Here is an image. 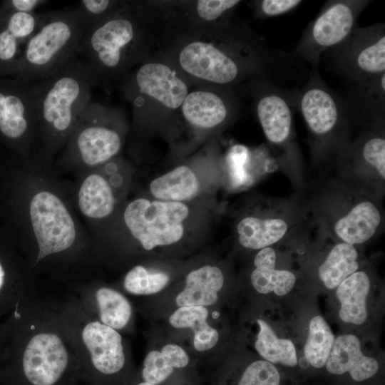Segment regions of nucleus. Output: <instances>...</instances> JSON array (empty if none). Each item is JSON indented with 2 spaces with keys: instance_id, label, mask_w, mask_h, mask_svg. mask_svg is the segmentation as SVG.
I'll list each match as a JSON object with an SVG mask.
<instances>
[{
  "instance_id": "33",
  "label": "nucleus",
  "mask_w": 385,
  "mask_h": 385,
  "mask_svg": "<svg viewBox=\"0 0 385 385\" xmlns=\"http://www.w3.org/2000/svg\"><path fill=\"white\" fill-rule=\"evenodd\" d=\"M115 4V1L109 0H81L77 6L90 27L113 16L110 13Z\"/></svg>"
},
{
  "instance_id": "32",
  "label": "nucleus",
  "mask_w": 385,
  "mask_h": 385,
  "mask_svg": "<svg viewBox=\"0 0 385 385\" xmlns=\"http://www.w3.org/2000/svg\"><path fill=\"white\" fill-rule=\"evenodd\" d=\"M174 368L161 354L160 351H150L144 361L142 376L145 382L158 384L173 372Z\"/></svg>"
},
{
  "instance_id": "37",
  "label": "nucleus",
  "mask_w": 385,
  "mask_h": 385,
  "mask_svg": "<svg viewBox=\"0 0 385 385\" xmlns=\"http://www.w3.org/2000/svg\"><path fill=\"white\" fill-rule=\"evenodd\" d=\"M302 3L299 0H263L260 11L266 16H276L290 11Z\"/></svg>"
},
{
  "instance_id": "15",
  "label": "nucleus",
  "mask_w": 385,
  "mask_h": 385,
  "mask_svg": "<svg viewBox=\"0 0 385 385\" xmlns=\"http://www.w3.org/2000/svg\"><path fill=\"white\" fill-rule=\"evenodd\" d=\"M326 368L333 374L349 372L354 380L361 381L377 372L379 364L374 358L363 354L359 339L356 336L344 334L334 340Z\"/></svg>"
},
{
  "instance_id": "13",
  "label": "nucleus",
  "mask_w": 385,
  "mask_h": 385,
  "mask_svg": "<svg viewBox=\"0 0 385 385\" xmlns=\"http://www.w3.org/2000/svg\"><path fill=\"white\" fill-rule=\"evenodd\" d=\"M134 81L140 93L172 109L180 106L187 96L185 83L161 63L144 64L136 72Z\"/></svg>"
},
{
  "instance_id": "31",
  "label": "nucleus",
  "mask_w": 385,
  "mask_h": 385,
  "mask_svg": "<svg viewBox=\"0 0 385 385\" xmlns=\"http://www.w3.org/2000/svg\"><path fill=\"white\" fill-rule=\"evenodd\" d=\"M280 376L271 363L259 360L250 364L243 372L238 385H279Z\"/></svg>"
},
{
  "instance_id": "12",
  "label": "nucleus",
  "mask_w": 385,
  "mask_h": 385,
  "mask_svg": "<svg viewBox=\"0 0 385 385\" xmlns=\"http://www.w3.org/2000/svg\"><path fill=\"white\" fill-rule=\"evenodd\" d=\"M46 13L14 12L0 17V76H13L20 48L36 32Z\"/></svg>"
},
{
  "instance_id": "38",
  "label": "nucleus",
  "mask_w": 385,
  "mask_h": 385,
  "mask_svg": "<svg viewBox=\"0 0 385 385\" xmlns=\"http://www.w3.org/2000/svg\"><path fill=\"white\" fill-rule=\"evenodd\" d=\"M47 2L44 0L6 1L0 8V16L14 12L33 13L36 9Z\"/></svg>"
},
{
  "instance_id": "28",
  "label": "nucleus",
  "mask_w": 385,
  "mask_h": 385,
  "mask_svg": "<svg viewBox=\"0 0 385 385\" xmlns=\"http://www.w3.org/2000/svg\"><path fill=\"white\" fill-rule=\"evenodd\" d=\"M334 342V334L327 322L321 316L314 317L310 322L304 357L315 368H322L329 356Z\"/></svg>"
},
{
  "instance_id": "1",
  "label": "nucleus",
  "mask_w": 385,
  "mask_h": 385,
  "mask_svg": "<svg viewBox=\"0 0 385 385\" xmlns=\"http://www.w3.org/2000/svg\"><path fill=\"white\" fill-rule=\"evenodd\" d=\"M34 85L39 130L54 149L69 138L91 101L93 80L76 57L48 78Z\"/></svg>"
},
{
  "instance_id": "24",
  "label": "nucleus",
  "mask_w": 385,
  "mask_h": 385,
  "mask_svg": "<svg viewBox=\"0 0 385 385\" xmlns=\"http://www.w3.org/2000/svg\"><path fill=\"white\" fill-rule=\"evenodd\" d=\"M208 310L205 307H180L170 317V324L175 328L193 329V345L196 350L212 349L219 339L217 331L207 323Z\"/></svg>"
},
{
  "instance_id": "10",
  "label": "nucleus",
  "mask_w": 385,
  "mask_h": 385,
  "mask_svg": "<svg viewBox=\"0 0 385 385\" xmlns=\"http://www.w3.org/2000/svg\"><path fill=\"white\" fill-rule=\"evenodd\" d=\"M68 356L62 340L52 333L31 338L24 351V371L34 385H52L65 371Z\"/></svg>"
},
{
  "instance_id": "41",
  "label": "nucleus",
  "mask_w": 385,
  "mask_h": 385,
  "mask_svg": "<svg viewBox=\"0 0 385 385\" xmlns=\"http://www.w3.org/2000/svg\"><path fill=\"white\" fill-rule=\"evenodd\" d=\"M138 385H156V384H150V383H148V382H142L140 384H139Z\"/></svg>"
},
{
  "instance_id": "14",
  "label": "nucleus",
  "mask_w": 385,
  "mask_h": 385,
  "mask_svg": "<svg viewBox=\"0 0 385 385\" xmlns=\"http://www.w3.org/2000/svg\"><path fill=\"white\" fill-rule=\"evenodd\" d=\"M82 338L88 349L96 369L111 374L120 371L125 363V356L120 334L99 322L86 325Z\"/></svg>"
},
{
  "instance_id": "22",
  "label": "nucleus",
  "mask_w": 385,
  "mask_h": 385,
  "mask_svg": "<svg viewBox=\"0 0 385 385\" xmlns=\"http://www.w3.org/2000/svg\"><path fill=\"white\" fill-rule=\"evenodd\" d=\"M185 119L201 128H212L222 123L227 114L223 101L216 94L195 91L185 97L182 103Z\"/></svg>"
},
{
  "instance_id": "25",
  "label": "nucleus",
  "mask_w": 385,
  "mask_h": 385,
  "mask_svg": "<svg viewBox=\"0 0 385 385\" xmlns=\"http://www.w3.org/2000/svg\"><path fill=\"white\" fill-rule=\"evenodd\" d=\"M287 230L281 219L262 220L254 217L243 218L237 225L239 242L245 247L263 249L279 241Z\"/></svg>"
},
{
  "instance_id": "9",
  "label": "nucleus",
  "mask_w": 385,
  "mask_h": 385,
  "mask_svg": "<svg viewBox=\"0 0 385 385\" xmlns=\"http://www.w3.org/2000/svg\"><path fill=\"white\" fill-rule=\"evenodd\" d=\"M32 228L38 245L36 262L62 252L74 242V222L63 202L48 191L36 193L29 206Z\"/></svg>"
},
{
  "instance_id": "7",
  "label": "nucleus",
  "mask_w": 385,
  "mask_h": 385,
  "mask_svg": "<svg viewBox=\"0 0 385 385\" xmlns=\"http://www.w3.org/2000/svg\"><path fill=\"white\" fill-rule=\"evenodd\" d=\"M337 66L351 80L373 83L385 73L384 26L354 29L339 45Z\"/></svg>"
},
{
  "instance_id": "36",
  "label": "nucleus",
  "mask_w": 385,
  "mask_h": 385,
  "mask_svg": "<svg viewBox=\"0 0 385 385\" xmlns=\"http://www.w3.org/2000/svg\"><path fill=\"white\" fill-rule=\"evenodd\" d=\"M240 3L237 0H200L197 2L199 16L207 21L217 19L227 10Z\"/></svg>"
},
{
  "instance_id": "21",
  "label": "nucleus",
  "mask_w": 385,
  "mask_h": 385,
  "mask_svg": "<svg viewBox=\"0 0 385 385\" xmlns=\"http://www.w3.org/2000/svg\"><path fill=\"white\" fill-rule=\"evenodd\" d=\"M200 184L194 172L180 165L153 180L150 185L152 195L163 201L181 202L194 197Z\"/></svg>"
},
{
  "instance_id": "26",
  "label": "nucleus",
  "mask_w": 385,
  "mask_h": 385,
  "mask_svg": "<svg viewBox=\"0 0 385 385\" xmlns=\"http://www.w3.org/2000/svg\"><path fill=\"white\" fill-rule=\"evenodd\" d=\"M357 257L353 245L346 242L337 245L319 267V276L324 285L329 289L337 287L357 270Z\"/></svg>"
},
{
  "instance_id": "19",
  "label": "nucleus",
  "mask_w": 385,
  "mask_h": 385,
  "mask_svg": "<svg viewBox=\"0 0 385 385\" xmlns=\"http://www.w3.org/2000/svg\"><path fill=\"white\" fill-rule=\"evenodd\" d=\"M275 252L271 247L262 249L255 257V269L250 279L259 293L274 292L278 296H283L289 293L295 284L296 277L292 272L275 269Z\"/></svg>"
},
{
  "instance_id": "8",
  "label": "nucleus",
  "mask_w": 385,
  "mask_h": 385,
  "mask_svg": "<svg viewBox=\"0 0 385 385\" xmlns=\"http://www.w3.org/2000/svg\"><path fill=\"white\" fill-rule=\"evenodd\" d=\"M38 129L33 83L0 76V137L22 148Z\"/></svg>"
},
{
  "instance_id": "16",
  "label": "nucleus",
  "mask_w": 385,
  "mask_h": 385,
  "mask_svg": "<svg viewBox=\"0 0 385 385\" xmlns=\"http://www.w3.org/2000/svg\"><path fill=\"white\" fill-rule=\"evenodd\" d=\"M257 116L267 140L280 144L287 140L292 127V111L285 96L273 88L259 100Z\"/></svg>"
},
{
  "instance_id": "4",
  "label": "nucleus",
  "mask_w": 385,
  "mask_h": 385,
  "mask_svg": "<svg viewBox=\"0 0 385 385\" xmlns=\"http://www.w3.org/2000/svg\"><path fill=\"white\" fill-rule=\"evenodd\" d=\"M188 213V207L181 202L138 198L127 205L123 218L133 236L150 250L178 242Z\"/></svg>"
},
{
  "instance_id": "5",
  "label": "nucleus",
  "mask_w": 385,
  "mask_h": 385,
  "mask_svg": "<svg viewBox=\"0 0 385 385\" xmlns=\"http://www.w3.org/2000/svg\"><path fill=\"white\" fill-rule=\"evenodd\" d=\"M368 1H329L307 26L294 50V55L312 63L325 51L342 43L354 30L356 19Z\"/></svg>"
},
{
  "instance_id": "39",
  "label": "nucleus",
  "mask_w": 385,
  "mask_h": 385,
  "mask_svg": "<svg viewBox=\"0 0 385 385\" xmlns=\"http://www.w3.org/2000/svg\"><path fill=\"white\" fill-rule=\"evenodd\" d=\"M160 353L173 368H183L189 362V356L187 353L182 347L176 344L164 346Z\"/></svg>"
},
{
  "instance_id": "27",
  "label": "nucleus",
  "mask_w": 385,
  "mask_h": 385,
  "mask_svg": "<svg viewBox=\"0 0 385 385\" xmlns=\"http://www.w3.org/2000/svg\"><path fill=\"white\" fill-rule=\"evenodd\" d=\"M260 331L255 344L257 351L271 364L288 366L297 364L295 347L291 340L279 339L271 327L262 319H257Z\"/></svg>"
},
{
  "instance_id": "17",
  "label": "nucleus",
  "mask_w": 385,
  "mask_h": 385,
  "mask_svg": "<svg viewBox=\"0 0 385 385\" xmlns=\"http://www.w3.org/2000/svg\"><path fill=\"white\" fill-rule=\"evenodd\" d=\"M224 284L222 271L215 266H204L190 272L184 289L175 299L179 307L210 306L217 299Z\"/></svg>"
},
{
  "instance_id": "30",
  "label": "nucleus",
  "mask_w": 385,
  "mask_h": 385,
  "mask_svg": "<svg viewBox=\"0 0 385 385\" xmlns=\"http://www.w3.org/2000/svg\"><path fill=\"white\" fill-rule=\"evenodd\" d=\"M169 276L164 272H150L143 266H135L125 277V289L134 294H152L161 291Z\"/></svg>"
},
{
  "instance_id": "2",
  "label": "nucleus",
  "mask_w": 385,
  "mask_h": 385,
  "mask_svg": "<svg viewBox=\"0 0 385 385\" xmlns=\"http://www.w3.org/2000/svg\"><path fill=\"white\" fill-rule=\"evenodd\" d=\"M88 27L77 5L48 12L22 50L12 77L31 83L52 76L77 57Z\"/></svg>"
},
{
  "instance_id": "18",
  "label": "nucleus",
  "mask_w": 385,
  "mask_h": 385,
  "mask_svg": "<svg viewBox=\"0 0 385 385\" xmlns=\"http://www.w3.org/2000/svg\"><path fill=\"white\" fill-rule=\"evenodd\" d=\"M369 289V278L362 271L354 272L337 287L336 294L341 305L339 314L342 321L357 325L366 321Z\"/></svg>"
},
{
  "instance_id": "34",
  "label": "nucleus",
  "mask_w": 385,
  "mask_h": 385,
  "mask_svg": "<svg viewBox=\"0 0 385 385\" xmlns=\"http://www.w3.org/2000/svg\"><path fill=\"white\" fill-rule=\"evenodd\" d=\"M247 149L241 145H234L229 151L226 161L232 183L240 186L247 181L245 164L247 159Z\"/></svg>"
},
{
  "instance_id": "29",
  "label": "nucleus",
  "mask_w": 385,
  "mask_h": 385,
  "mask_svg": "<svg viewBox=\"0 0 385 385\" xmlns=\"http://www.w3.org/2000/svg\"><path fill=\"white\" fill-rule=\"evenodd\" d=\"M96 300L103 324L114 329L125 327L131 315V307L128 299L120 292L107 287L97 290Z\"/></svg>"
},
{
  "instance_id": "3",
  "label": "nucleus",
  "mask_w": 385,
  "mask_h": 385,
  "mask_svg": "<svg viewBox=\"0 0 385 385\" xmlns=\"http://www.w3.org/2000/svg\"><path fill=\"white\" fill-rule=\"evenodd\" d=\"M136 28L131 17L114 15L88 27L77 58L89 73L94 86L118 78L131 62Z\"/></svg>"
},
{
  "instance_id": "20",
  "label": "nucleus",
  "mask_w": 385,
  "mask_h": 385,
  "mask_svg": "<svg viewBox=\"0 0 385 385\" xmlns=\"http://www.w3.org/2000/svg\"><path fill=\"white\" fill-rule=\"evenodd\" d=\"M381 222V215L370 202L357 204L335 224L337 235L351 245L363 243L375 233Z\"/></svg>"
},
{
  "instance_id": "23",
  "label": "nucleus",
  "mask_w": 385,
  "mask_h": 385,
  "mask_svg": "<svg viewBox=\"0 0 385 385\" xmlns=\"http://www.w3.org/2000/svg\"><path fill=\"white\" fill-rule=\"evenodd\" d=\"M78 207L86 217L101 219L109 215L114 207V197L107 180L101 175H88L81 185Z\"/></svg>"
},
{
  "instance_id": "40",
  "label": "nucleus",
  "mask_w": 385,
  "mask_h": 385,
  "mask_svg": "<svg viewBox=\"0 0 385 385\" xmlns=\"http://www.w3.org/2000/svg\"><path fill=\"white\" fill-rule=\"evenodd\" d=\"M5 272L0 262V289L2 287L4 282Z\"/></svg>"
},
{
  "instance_id": "11",
  "label": "nucleus",
  "mask_w": 385,
  "mask_h": 385,
  "mask_svg": "<svg viewBox=\"0 0 385 385\" xmlns=\"http://www.w3.org/2000/svg\"><path fill=\"white\" fill-rule=\"evenodd\" d=\"M180 63L190 74L217 83H227L238 76L236 61L212 44L193 42L180 53Z\"/></svg>"
},
{
  "instance_id": "6",
  "label": "nucleus",
  "mask_w": 385,
  "mask_h": 385,
  "mask_svg": "<svg viewBox=\"0 0 385 385\" xmlns=\"http://www.w3.org/2000/svg\"><path fill=\"white\" fill-rule=\"evenodd\" d=\"M111 112L91 101L71 135L69 153L87 166H96L109 160L120 149L119 133L108 125L113 115Z\"/></svg>"
},
{
  "instance_id": "35",
  "label": "nucleus",
  "mask_w": 385,
  "mask_h": 385,
  "mask_svg": "<svg viewBox=\"0 0 385 385\" xmlns=\"http://www.w3.org/2000/svg\"><path fill=\"white\" fill-rule=\"evenodd\" d=\"M364 160L374 166L383 179L385 178V140L373 138L367 140L362 149Z\"/></svg>"
}]
</instances>
